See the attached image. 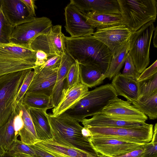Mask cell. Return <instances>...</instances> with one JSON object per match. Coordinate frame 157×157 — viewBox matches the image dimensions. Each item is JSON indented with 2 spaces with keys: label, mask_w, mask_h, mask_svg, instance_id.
<instances>
[{
  "label": "cell",
  "mask_w": 157,
  "mask_h": 157,
  "mask_svg": "<svg viewBox=\"0 0 157 157\" xmlns=\"http://www.w3.org/2000/svg\"><path fill=\"white\" fill-rule=\"evenodd\" d=\"M80 82L79 64L77 61H75L71 66L68 71L63 90L62 96Z\"/></svg>",
  "instance_id": "31"
},
{
  "label": "cell",
  "mask_w": 157,
  "mask_h": 157,
  "mask_svg": "<svg viewBox=\"0 0 157 157\" xmlns=\"http://www.w3.org/2000/svg\"><path fill=\"white\" fill-rule=\"evenodd\" d=\"M111 84L117 95L124 97L131 104L139 97V83L132 78L119 72L113 78Z\"/></svg>",
  "instance_id": "17"
},
{
  "label": "cell",
  "mask_w": 157,
  "mask_h": 157,
  "mask_svg": "<svg viewBox=\"0 0 157 157\" xmlns=\"http://www.w3.org/2000/svg\"><path fill=\"white\" fill-rule=\"evenodd\" d=\"M30 69L27 73L20 89L16 100V103L22 102L24 97L32 81L35 72Z\"/></svg>",
  "instance_id": "35"
},
{
  "label": "cell",
  "mask_w": 157,
  "mask_h": 157,
  "mask_svg": "<svg viewBox=\"0 0 157 157\" xmlns=\"http://www.w3.org/2000/svg\"><path fill=\"white\" fill-rule=\"evenodd\" d=\"M131 104L117 97L100 113L124 120L145 122L147 117Z\"/></svg>",
  "instance_id": "14"
},
{
  "label": "cell",
  "mask_w": 157,
  "mask_h": 157,
  "mask_svg": "<svg viewBox=\"0 0 157 157\" xmlns=\"http://www.w3.org/2000/svg\"><path fill=\"white\" fill-rule=\"evenodd\" d=\"M81 12L120 14L117 0H71Z\"/></svg>",
  "instance_id": "16"
},
{
  "label": "cell",
  "mask_w": 157,
  "mask_h": 157,
  "mask_svg": "<svg viewBox=\"0 0 157 157\" xmlns=\"http://www.w3.org/2000/svg\"><path fill=\"white\" fill-rule=\"evenodd\" d=\"M61 59V55H57L48 59L42 65L37 67L40 68L55 69L58 68Z\"/></svg>",
  "instance_id": "38"
},
{
  "label": "cell",
  "mask_w": 157,
  "mask_h": 157,
  "mask_svg": "<svg viewBox=\"0 0 157 157\" xmlns=\"http://www.w3.org/2000/svg\"><path fill=\"white\" fill-rule=\"evenodd\" d=\"M12 26L7 21L0 8V43L10 42Z\"/></svg>",
  "instance_id": "34"
},
{
  "label": "cell",
  "mask_w": 157,
  "mask_h": 157,
  "mask_svg": "<svg viewBox=\"0 0 157 157\" xmlns=\"http://www.w3.org/2000/svg\"><path fill=\"white\" fill-rule=\"evenodd\" d=\"M36 60L35 63V67L42 65L45 63L48 58L47 54L41 50H38L36 51Z\"/></svg>",
  "instance_id": "40"
},
{
  "label": "cell",
  "mask_w": 157,
  "mask_h": 157,
  "mask_svg": "<svg viewBox=\"0 0 157 157\" xmlns=\"http://www.w3.org/2000/svg\"><path fill=\"white\" fill-rule=\"evenodd\" d=\"M36 52L29 45L0 43V76L35 67Z\"/></svg>",
  "instance_id": "4"
},
{
  "label": "cell",
  "mask_w": 157,
  "mask_h": 157,
  "mask_svg": "<svg viewBox=\"0 0 157 157\" xmlns=\"http://www.w3.org/2000/svg\"><path fill=\"white\" fill-rule=\"evenodd\" d=\"M17 107L23 121V127L18 132L21 141L30 146L39 141L32 120L29 114L28 107L22 102L17 103Z\"/></svg>",
  "instance_id": "23"
},
{
  "label": "cell",
  "mask_w": 157,
  "mask_h": 157,
  "mask_svg": "<svg viewBox=\"0 0 157 157\" xmlns=\"http://www.w3.org/2000/svg\"><path fill=\"white\" fill-rule=\"evenodd\" d=\"M124 64V67L122 74L136 80L140 74L137 71L132 58L128 53Z\"/></svg>",
  "instance_id": "36"
},
{
  "label": "cell",
  "mask_w": 157,
  "mask_h": 157,
  "mask_svg": "<svg viewBox=\"0 0 157 157\" xmlns=\"http://www.w3.org/2000/svg\"><path fill=\"white\" fill-rule=\"evenodd\" d=\"M28 111L39 140L52 139V135L47 110L29 108Z\"/></svg>",
  "instance_id": "24"
},
{
  "label": "cell",
  "mask_w": 157,
  "mask_h": 157,
  "mask_svg": "<svg viewBox=\"0 0 157 157\" xmlns=\"http://www.w3.org/2000/svg\"><path fill=\"white\" fill-rule=\"evenodd\" d=\"M65 28L72 37L92 35L94 29L86 22L85 13L70 2L64 8Z\"/></svg>",
  "instance_id": "12"
},
{
  "label": "cell",
  "mask_w": 157,
  "mask_h": 157,
  "mask_svg": "<svg viewBox=\"0 0 157 157\" xmlns=\"http://www.w3.org/2000/svg\"><path fill=\"white\" fill-rule=\"evenodd\" d=\"M85 14L86 22L94 29H101L122 24L121 14L90 12Z\"/></svg>",
  "instance_id": "25"
},
{
  "label": "cell",
  "mask_w": 157,
  "mask_h": 157,
  "mask_svg": "<svg viewBox=\"0 0 157 157\" xmlns=\"http://www.w3.org/2000/svg\"><path fill=\"white\" fill-rule=\"evenodd\" d=\"M122 24L134 33L151 21H155L156 0H117Z\"/></svg>",
  "instance_id": "5"
},
{
  "label": "cell",
  "mask_w": 157,
  "mask_h": 157,
  "mask_svg": "<svg viewBox=\"0 0 157 157\" xmlns=\"http://www.w3.org/2000/svg\"><path fill=\"white\" fill-rule=\"evenodd\" d=\"M25 6L29 14V17H35L36 7L34 0H21Z\"/></svg>",
  "instance_id": "41"
},
{
  "label": "cell",
  "mask_w": 157,
  "mask_h": 157,
  "mask_svg": "<svg viewBox=\"0 0 157 157\" xmlns=\"http://www.w3.org/2000/svg\"><path fill=\"white\" fill-rule=\"evenodd\" d=\"M33 145L56 157H98L76 149L59 144L52 139L40 141Z\"/></svg>",
  "instance_id": "22"
},
{
  "label": "cell",
  "mask_w": 157,
  "mask_h": 157,
  "mask_svg": "<svg viewBox=\"0 0 157 157\" xmlns=\"http://www.w3.org/2000/svg\"><path fill=\"white\" fill-rule=\"evenodd\" d=\"M154 33V37L153 38V44L154 47L155 48L157 47V27L155 28L153 32Z\"/></svg>",
  "instance_id": "45"
},
{
  "label": "cell",
  "mask_w": 157,
  "mask_h": 157,
  "mask_svg": "<svg viewBox=\"0 0 157 157\" xmlns=\"http://www.w3.org/2000/svg\"><path fill=\"white\" fill-rule=\"evenodd\" d=\"M22 103L28 108L46 110L52 109L50 97L30 92H26Z\"/></svg>",
  "instance_id": "30"
},
{
  "label": "cell",
  "mask_w": 157,
  "mask_h": 157,
  "mask_svg": "<svg viewBox=\"0 0 157 157\" xmlns=\"http://www.w3.org/2000/svg\"><path fill=\"white\" fill-rule=\"evenodd\" d=\"M0 157H14L13 156L9 155L6 153L4 155L0 156Z\"/></svg>",
  "instance_id": "48"
},
{
  "label": "cell",
  "mask_w": 157,
  "mask_h": 157,
  "mask_svg": "<svg viewBox=\"0 0 157 157\" xmlns=\"http://www.w3.org/2000/svg\"><path fill=\"white\" fill-rule=\"evenodd\" d=\"M131 104L150 119L157 118V94L139 98L137 100L132 101Z\"/></svg>",
  "instance_id": "28"
},
{
  "label": "cell",
  "mask_w": 157,
  "mask_h": 157,
  "mask_svg": "<svg viewBox=\"0 0 157 157\" xmlns=\"http://www.w3.org/2000/svg\"><path fill=\"white\" fill-rule=\"evenodd\" d=\"M65 36L62 31V26L53 25L47 33L41 34L34 39L30 44L31 48L36 52L41 50L45 52L48 58L66 52Z\"/></svg>",
  "instance_id": "10"
},
{
  "label": "cell",
  "mask_w": 157,
  "mask_h": 157,
  "mask_svg": "<svg viewBox=\"0 0 157 157\" xmlns=\"http://www.w3.org/2000/svg\"><path fill=\"white\" fill-rule=\"evenodd\" d=\"M14 157H35L25 154L21 153H17L12 155Z\"/></svg>",
  "instance_id": "46"
},
{
  "label": "cell",
  "mask_w": 157,
  "mask_h": 157,
  "mask_svg": "<svg viewBox=\"0 0 157 157\" xmlns=\"http://www.w3.org/2000/svg\"><path fill=\"white\" fill-rule=\"evenodd\" d=\"M30 146L34 150L37 157H56L45 150L35 145Z\"/></svg>",
  "instance_id": "43"
},
{
  "label": "cell",
  "mask_w": 157,
  "mask_h": 157,
  "mask_svg": "<svg viewBox=\"0 0 157 157\" xmlns=\"http://www.w3.org/2000/svg\"><path fill=\"white\" fill-rule=\"evenodd\" d=\"M35 72L26 92L46 95L51 97L56 84L58 68L33 69Z\"/></svg>",
  "instance_id": "15"
},
{
  "label": "cell",
  "mask_w": 157,
  "mask_h": 157,
  "mask_svg": "<svg viewBox=\"0 0 157 157\" xmlns=\"http://www.w3.org/2000/svg\"><path fill=\"white\" fill-rule=\"evenodd\" d=\"M30 69L0 76V127L6 122L15 109L20 89Z\"/></svg>",
  "instance_id": "6"
},
{
  "label": "cell",
  "mask_w": 157,
  "mask_h": 157,
  "mask_svg": "<svg viewBox=\"0 0 157 157\" xmlns=\"http://www.w3.org/2000/svg\"><path fill=\"white\" fill-rule=\"evenodd\" d=\"M157 73V60L149 67L145 68L140 74L136 80L140 82L148 79Z\"/></svg>",
  "instance_id": "37"
},
{
  "label": "cell",
  "mask_w": 157,
  "mask_h": 157,
  "mask_svg": "<svg viewBox=\"0 0 157 157\" xmlns=\"http://www.w3.org/2000/svg\"><path fill=\"white\" fill-rule=\"evenodd\" d=\"M53 26L52 21L47 17L29 18L12 26L10 42L30 45L34 39L48 32Z\"/></svg>",
  "instance_id": "9"
},
{
  "label": "cell",
  "mask_w": 157,
  "mask_h": 157,
  "mask_svg": "<svg viewBox=\"0 0 157 157\" xmlns=\"http://www.w3.org/2000/svg\"><path fill=\"white\" fill-rule=\"evenodd\" d=\"M82 134L83 136L89 139L92 136L91 132L87 128L83 127L82 130Z\"/></svg>",
  "instance_id": "44"
},
{
  "label": "cell",
  "mask_w": 157,
  "mask_h": 157,
  "mask_svg": "<svg viewBox=\"0 0 157 157\" xmlns=\"http://www.w3.org/2000/svg\"><path fill=\"white\" fill-rule=\"evenodd\" d=\"M143 157H157V143L151 141L144 146Z\"/></svg>",
  "instance_id": "39"
},
{
  "label": "cell",
  "mask_w": 157,
  "mask_h": 157,
  "mask_svg": "<svg viewBox=\"0 0 157 157\" xmlns=\"http://www.w3.org/2000/svg\"><path fill=\"white\" fill-rule=\"evenodd\" d=\"M6 152L0 144V156L4 155Z\"/></svg>",
  "instance_id": "47"
},
{
  "label": "cell",
  "mask_w": 157,
  "mask_h": 157,
  "mask_svg": "<svg viewBox=\"0 0 157 157\" xmlns=\"http://www.w3.org/2000/svg\"><path fill=\"white\" fill-rule=\"evenodd\" d=\"M144 151L143 147L142 148L134 150L126 154L111 157H143Z\"/></svg>",
  "instance_id": "42"
},
{
  "label": "cell",
  "mask_w": 157,
  "mask_h": 157,
  "mask_svg": "<svg viewBox=\"0 0 157 157\" xmlns=\"http://www.w3.org/2000/svg\"><path fill=\"white\" fill-rule=\"evenodd\" d=\"M84 127L90 130L92 135L106 136L141 144L151 141L153 132V124L146 123L131 127Z\"/></svg>",
  "instance_id": "8"
},
{
  "label": "cell",
  "mask_w": 157,
  "mask_h": 157,
  "mask_svg": "<svg viewBox=\"0 0 157 157\" xmlns=\"http://www.w3.org/2000/svg\"><path fill=\"white\" fill-rule=\"evenodd\" d=\"M154 21L145 24L130 36L128 54L134 65L140 74L150 62V48L155 29Z\"/></svg>",
  "instance_id": "7"
},
{
  "label": "cell",
  "mask_w": 157,
  "mask_h": 157,
  "mask_svg": "<svg viewBox=\"0 0 157 157\" xmlns=\"http://www.w3.org/2000/svg\"><path fill=\"white\" fill-rule=\"evenodd\" d=\"M75 61L67 52L61 55L60 62L58 69L56 81L51 96L52 109L60 101L66 79L71 66Z\"/></svg>",
  "instance_id": "21"
},
{
  "label": "cell",
  "mask_w": 157,
  "mask_h": 157,
  "mask_svg": "<svg viewBox=\"0 0 157 157\" xmlns=\"http://www.w3.org/2000/svg\"><path fill=\"white\" fill-rule=\"evenodd\" d=\"M84 127H131L143 125L145 122L128 121L115 118L100 113L89 119L85 118L81 122Z\"/></svg>",
  "instance_id": "18"
},
{
  "label": "cell",
  "mask_w": 157,
  "mask_h": 157,
  "mask_svg": "<svg viewBox=\"0 0 157 157\" xmlns=\"http://www.w3.org/2000/svg\"><path fill=\"white\" fill-rule=\"evenodd\" d=\"M99 157H107V156H105V155H102L101 154V155H100V156H99Z\"/></svg>",
  "instance_id": "49"
},
{
  "label": "cell",
  "mask_w": 157,
  "mask_h": 157,
  "mask_svg": "<svg viewBox=\"0 0 157 157\" xmlns=\"http://www.w3.org/2000/svg\"><path fill=\"white\" fill-rule=\"evenodd\" d=\"M122 24L101 29H96L92 35L105 45L113 55L132 33Z\"/></svg>",
  "instance_id": "13"
},
{
  "label": "cell",
  "mask_w": 157,
  "mask_h": 157,
  "mask_svg": "<svg viewBox=\"0 0 157 157\" xmlns=\"http://www.w3.org/2000/svg\"><path fill=\"white\" fill-rule=\"evenodd\" d=\"M13 117V112L6 122L0 127V144L6 152L10 149L18 137L15 135Z\"/></svg>",
  "instance_id": "29"
},
{
  "label": "cell",
  "mask_w": 157,
  "mask_h": 157,
  "mask_svg": "<svg viewBox=\"0 0 157 157\" xmlns=\"http://www.w3.org/2000/svg\"><path fill=\"white\" fill-rule=\"evenodd\" d=\"M88 88L81 82L68 91L61 97L57 106L52 109V115L57 116L72 107L89 92Z\"/></svg>",
  "instance_id": "20"
},
{
  "label": "cell",
  "mask_w": 157,
  "mask_h": 157,
  "mask_svg": "<svg viewBox=\"0 0 157 157\" xmlns=\"http://www.w3.org/2000/svg\"><path fill=\"white\" fill-rule=\"evenodd\" d=\"M118 95L111 84L101 85L89 91L63 114L78 122L101 112Z\"/></svg>",
  "instance_id": "3"
},
{
  "label": "cell",
  "mask_w": 157,
  "mask_h": 157,
  "mask_svg": "<svg viewBox=\"0 0 157 157\" xmlns=\"http://www.w3.org/2000/svg\"><path fill=\"white\" fill-rule=\"evenodd\" d=\"M0 8L12 26L30 18L27 9L21 0H0Z\"/></svg>",
  "instance_id": "19"
},
{
  "label": "cell",
  "mask_w": 157,
  "mask_h": 157,
  "mask_svg": "<svg viewBox=\"0 0 157 157\" xmlns=\"http://www.w3.org/2000/svg\"><path fill=\"white\" fill-rule=\"evenodd\" d=\"M79 64L80 82L88 88H92L102 83L105 78L96 66L89 64Z\"/></svg>",
  "instance_id": "26"
},
{
  "label": "cell",
  "mask_w": 157,
  "mask_h": 157,
  "mask_svg": "<svg viewBox=\"0 0 157 157\" xmlns=\"http://www.w3.org/2000/svg\"><path fill=\"white\" fill-rule=\"evenodd\" d=\"M66 52L79 64L93 65L104 75L108 70L112 55L109 48L92 35L65 36Z\"/></svg>",
  "instance_id": "1"
},
{
  "label": "cell",
  "mask_w": 157,
  "mask_h": 157,
  "mask_svg": "<svg viewBox=\"0 0 157 157\" xmlns=\"http://www.w3.org/2000/svg\"><path fill=\"white\" fill-rule=\"evenodd\" d=\"M6 153L12 156L15 154L21 153L37 157L34 150L30 146L25 144L17 139L14 141L10 149Z\"/></svg>",
  "instance_id": "33"
},
{
  "label": "cell",
  "mask_w": 157,
  "mask_h": 157,
  "mask_svg": "<svg viewBox=\"0 0 157 157\" xmlns=\"http://www.w3.org/2000/svg\"><path fill=\"white\" fill-rule=\"evenodd\" d=\"M52 140L57 144L80 150L96 157L100 154L93 148L89 139L82 134L83 127L78 121L63 113L57 116L47 113Z\"/></svg>",
  "instance_id": "2"
},
{
  "label": "cell",
  "mask_w": 157,
  "mask_h": 157,
  "mask_svg": "<svg viewBox=\"0 0 157 157\" xmlns=\"http://www.w3.org/2000/svg\"><path fill=\"white\" fill-rule=\"evenodd\" d=\"M138 83V98L150 96L157 94V73L150 78Z\"/></svg>",
  "instance_id": "32"
},
{
  "label": "cell",
  "mask_w": 157,
  "mask_h": 157,
  "mask_svg": "<svg viewBox=\"0 0 157 157\" xmlns=\"http://www.w3.org/2000/svg\"><path fill=\"white\" fill-rule=\"evenodd\" d=\"M130 36L112 56L108 70L105 75V78L111 80L120 72L129 50Z\"/></svg>",
  "instance_id": "27"
},
{
  "label": "cell",
  "mask_w": 157,
  "mask_h": 157,
  "mask_svg": "<svg viewBox=\"0 0 157 157\" xmlns=\"http://www.w3.org/2000/svg\"><path fill=\"white\" fill-rule=\"evenodd\" d=\"M89 141L97 152L108 157L121 155L142 148L144 144L98 135H92Z\"/></svg>",
  "instance_id": "11"
}]
</instances>
